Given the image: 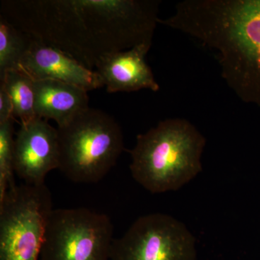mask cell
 <instances>
[{"instance_id":"3","label":"cell","mask_w":260,"mask_h":260,"mask_svg":"<svg viewBox=\"0 0 260 260\" xmlns=\"http://www.w3.org/2000/svg\"><path fill=\"white\" fill-rule=\"evenodd\" d=\"M207 140L184 118H169L137 136L129 151L133 179L152 194L177 191L203 171Z\"/></svg>"},{"instance_id":"14","label":"cell","mask_w":260,"mask_h":260,"mask_svg":"<svg viewBox=\"0 0 260 260\" xmlns=\"http://www.w3.org/2000/svg\"><path fill=\"white\" fill-rule=\"evenodd\" d=\"M13 119L0 123V200L17 186L14 179Z\"/></svg>"},{"instance_id":"7","label":"cell","mask_w":260,"mask_h":260,"mask_svg":"<svg viewBox=\"0 0 260 260\" xmlns=\"http://www.w3.org/2000/svg\"><path fill=\"white\" fill-rule=\"evenodd\" d=\"M196 259V239L185 224L160 213L137 219L111 250V260Z\"/></svg>"},{"instance_id":"1","label":"cell","mask_w":260,"mask_h":260,"mask_svg":"<svg viewBox=\"0 0 260 260\" xmlns=\"http://www.w3.org/2000/svg\"><path fill=\"white\" fill-rule=\"evenodd\" d=\"M159 0H4L1 16L93 70L101 58L152 46Z\"/></svg>"},{"instance_id":"8","label":"cell","mask_w":260,"mask_h":260,"mask_svg":"<svg viewBox=\"0 0 260 260\" xmlns=\"http://www.w3.org/2000/svg\"><path fill=\"white\" fill-rule=\"evenodd\" d=\"M59 165L57 129L39 117L20 124L15 138L14 170L24 184H45L47 174Z\"/></svg>"},{"instance_id":"10","label":"cell","mask_w":260,"mask_h":260,"mask_svg":"<svg viewBox=\"0 0 260 260\" xmlns=\"http://www.w3.org/2000/svg\"><path fill=\"white\" fill-rule=\"evenodd\" d=\"M151 46L142 45L107 54L98 61L96 70L108 93L160 90L145 56Z\"/></svg>"},{"instance_id":"4","label":"cell","mask_w":260,"mask_h":260,"mask_svg":"<svg viewBox=\"0 0 260 260\" xmlns=\"http://www.w3.org/2000/svg\"><path fill=\"white\" fill-rule=\"evenodd\" d=\"M56 129L58 169L75 183L94 184L102 180L124 149L120 126L100 109L88 107Z\"/></svg>"},{"instance_id":"13","label":"cell","mask_w":260,"mask_h":260,"mask_svg":"<svg viewBox=\"0 0 260 260\" xmlns=\"http://www.w3.org/2000/svg\"><path fill=\"white\" fill-rule=\"evenodd\" d=\"M30 41L27 34L0 15V78L5 72L19 70Z\"/></svg>"},{"instance_id":"15","label":"cell","mask_w":260,"mask_h":260,"mask_svg":"<svg viewBox=\"0 0 260 260\" xmlns=\"http://www.w3.org/2000/svg\"><path fill=\"white\" fill-rule=\"evenodd\" d=\"M14 119L13 107L6 90L0 85V123Z\"/></svg>"},{"instance_id":"5","label":"cell","mask_w":260,"mask_h":260,"mask_svg":"<svg viewBox=\"0 0 260 260\" xmlns=\"http://www.w3.org/2000/svg\"><path fill=\"white\" fill-rule=\"evenodd\" d=\"M53 209L45 184L8 191L0 200V260H39Z\"/></svg>"},{"instance_id":"6","label":"cell","mask_w":260,"mask_h":260,"mask_svg":"<svg viewBox=\"0 0 260 260\" xmlns=\"http://www.w3.org/2000/svg\"><path fill=\"white\" fill-rule=\"evenodd\" d=\"M114 226L88 208L51 210L39 260H111Z\"/></svg>"},{"instance_id":"11","label":"cell","mask_w":260,"mask_h":260,"mask_svg":"<svg viewBox=\"0 0 260 260\" xmlns=\"http://www.w3.org/2000/svg\"><path fill=\"white\" fill-rule=\"evenodd\" d=\"M35 112L37 117L66 124L75 115L88 109V91L52 80H34Z\"/></svg>"},{"instance_id":"9","label":"cell","mask_w":260,"mask_h":260,"mask_svg":"<svg viewBox=\"0 0 260 260\" xmlns=\"http://www.w3.org/2000/svg\"><path fill=\"white\" fill-rule=\"evenodd\" d=\"M30 39V46L20 61L19 70L32 80H57L88 92L104 86L96 71L88 69L52 46Z\"/></svg>"},{"instance_id":"2","label":"cell","mask_w":260,"mask_h":260,"mask_svg":"<svg viewBox=\"0 0 260 260\" xmlns=\"http://www.w3.org/2000/svg\"><path fill=\"white\" fill-rule=\"evenodd\" d=\"M159 24L210 51L228 87L260 107V0H183Z\"/></svg>"},{"instance_id":"12","label":"cell","mask_w":260,"mask_h":260,"mask_svg":"<svg viewBox=\"0 0 260 260\" xmlns=\"http://www.w3.org/2000/svg\"><path fill=\"white\" fill-rule=\"evenodd\" d=\"M0 78V85L6 90L13 104L14 118L20 119V124L34 120L37 117L34 80L20 70L5 72Z\"/></svg>"}]
</instances>
